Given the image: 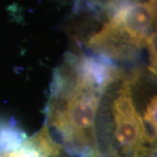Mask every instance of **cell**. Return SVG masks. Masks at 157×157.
I'll list each match as a JSON object with an SVG mask.
<instances>
[{
  "mask_svg": "<svg viewBox=\"0 0 157 157\" xmlns=\"http://www.w3.org/2000/svg\"><path fill=\"white\" fill-rule=\"evenodd\" d=\"M114 120V137L123 153L130 157H149L146 147L153 143L140 115L135 108L132 94L131 81L127 79L119 90L112 107Z\"/></svg>",
  "mask_w": 157,
  "mask_h": 157,
  "instance_id": "obj_1",
  "label": "cell"
},
{
  "mask_svg": "<svg viewBox=\"0 0 157 157\" xmlns=\"http://www.w3.org/2000/svg\"><path fill=\"white\" fill-rule=\"evenodd\" d=\"M113 18L117 20L134 39L142 46L153 32L156 19V0L140 4H129L118 10Z\"/></svg>",
  "mask_w": 157,
  "mask_h": 157,
  "instance_id": "obj_3",
  "label": "cell"
},
{
  "mask_svg": "<svg viewBox=\"0 0 157 157\" xmlns=\"http://www.w3.org/2000/svg\"><path fill=\"white\" fill-rule=\"evenodd\" d=\"M89 46L104 58L116 59L131 58L136 51L143 47L113 17L91 38Z\"/></svg>",
  "mask_w": 157,
  "mask_h": 157,
  "instance_id": "obj_2",
  "label": "cell"
},
{
  "mask_svg": "<svg viewBox=\"0 0 157 157\" xmlns=\"http://www.w3.org/2000/svg\"><path fill=\"white\" fill-rule=\"evenodd\" d=\"M156 96H154L147 104L144 114V121L147 124V131L154 141H155L156 136Z\"/></svg>",
  "mask_w": 157,
  "mask_h": 157,
  "instance_id": "obj_5",
  "label": "cell"
},
{
  "mask_svg": "<svg viewBox=\"0 0 157 157\" xmlns=\"http://www.w3.org/2000/svg\"><path fill=\"white\" fill-rule=\"evenodd\" d=\"M25 139V134L16 127L0 125V150L14 151L21 147Z\"/></svg>",
  "mask_w": 157,
  "mask_h": 157,
  "instance_id": "obj_4",
  "label": "cell"
}]
</instances>
